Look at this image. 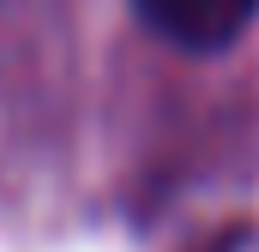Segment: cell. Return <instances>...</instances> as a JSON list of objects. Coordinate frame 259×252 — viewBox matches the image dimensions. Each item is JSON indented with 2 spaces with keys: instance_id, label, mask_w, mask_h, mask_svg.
Segmentation results:
<instances>
[{
  "instance_id": "obj_1",
  "label": "cell",
  "mask_w": 259,
  "mask_h": 252,
  "mask_svg": "<svg viewBox=\"0 0 259 252\" xmlns=\"http://www.w3.org/2000/svg\"><path fill=\"white\" fill-rule=\"evenodd\" d=\"M133 6L181 54H223L259 18V0H133Z\"/></svg>"
}]
</instances>
